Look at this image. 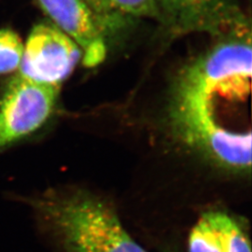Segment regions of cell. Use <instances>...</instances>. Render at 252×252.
<instances>
[{"label": "cell", "instance_id": "6", "mask_svg": "<svg viewBox=\"0 0 252 252\" xmlns=\"http://www.w3.org/2000/svg\"><path fill=\"white\" fill-rule=\"evenodd\" d=\"M159 19L173 36L208 33L221 36L250 27L233 0H156Z\"/></svg>", "mask_w": 252, "mask_h": 252}, {"label": "cell", "instance_id": "11", "mask_svg": "<svg viewBox=\"0 0 252 252\" xmlns=\"http://www.w3.org/2000/svg\"><path fill=\"white\" fill-rule=\"evenodd\" d=\"M160 252H184V251L179 242L176 240H170L162 244Z\"/></svg>", "mask_w": 252, "mask_h": 252}, {"label": "cell", "instance_id": "5", "mask_svg": "<svg viewBox=\"0 0 252 252\" xmlns=\"http://www.w3.org/2000/svg\"><path fill=\"white\" fill-rule=\"evenodd\" d=\"M82 61L72 39L51 22L32 27L24 43L18 74L37 83L61 88Z\"/></svg>", "mask_w": 252, "mask_h": 252}, {"label": "cell", "instance_id": "1", "mask_svg": "<svg viewBox=\"0 0 252 252\" xmlns=\"http://www.w3.org/2000/svg\"><path fill=\"white\" fill-rule=\"evenodd\" d=\"M15 197L29 207L52 252H148L129 234L116 205L103 192L66 185Z\"/></svg>", "mask_w": 252, "mask_h": 252}, {"label": "cell", "instance_id": "7", "mask_svg": "<svg viewBox=\"0 0 252 252\" xmlns=\"http://www.w3.org/2000/svg\"><path fill=\"white\" fill-rule=\"evenodd\" d=\"M35 1L50 22L80 47L85 66H96L105 60L109 36L85 0Z\"/></svg>", "mask_w": 252, "mask_h": 252}, {"label": "cell", "instance_id": "8", "mask_svg": "<svg viewBox=\"0 0 252 252\" xmlns=\"http://www.w3.org/2000/svg\"><path fill=\"white\" fill-rule=\"evenodd\" d=\"M184 252H252L246 218L222 205L203 208L186 238Z\"/></svg>", "mask_w": 252, "mask_h": 252}, {"label": "cell", "instance_id": "9", "mask_svg": "<svg viewBox=\"0 0 252 252\" xmlns=\"http://www.w3.org/2000/svg\"><path fill=\"white\" fill-rule=\"evenodd\" d=\"M108 36L135 19L158 20L156 0H85Z\"/></svg>", "mask_w": 252, "mask_h": 252}, {"label": "cell", "instance_id": "10", "mask_svg": "<svg viewBox=\"0 0 252 252\" xmlns=\"http://www.w3.org/2000/svg\"><path fill=\"white\" fill-rule=\"evenodd\" d=\"M24 53V42L18 33L9 27L0 29V76L18 72Z\"/></svg>", "mask_w": 252, "mask_h": 252}, {"label": "cell", "instance_id": "4", "mask_svg": "<svg viewBox=\"0 0 252 252\" xmlns=\"http://www.w3.org/2000/svg\"><path fill=\"white\" fill-rule=\"evenodd\" d=\"M60 88L11 75L0 89V153L27 140L53 116Z\"/></svg>", "mask_w": 252, "mask_h": 252}, {"label": "cell", "instance_id": "2", "mask_svg": "<svg viewBox=\"0 0 252 252\" xmlns=\"http://www.w3.org/2000/svg\"><path fill=\"white\" fill-rule=\"evenodd\" d=\"M169 120L176 138L200 162L228 179L251 180V130L238 132L223 126L212 100L176 86Z\"/></svg>", "mask_w": 252, "mask_h": 252}, {"label": "cell", "instance_id": "3", "mask_svg": "<svg viewBox=\"0 0 252 252\" xmlns=\"http://www.w3.org/2000/svg\"><path fill=\"white\" fill-rule=\"evenodd\" d=\"M187 65L176 86L216 100L244 101L252 87L251 26L235 29Z\"/></svg>", "mask_w": 252, "mask_h": 252}]
</instances>
